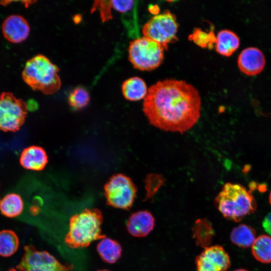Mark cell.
<instances>
[{
  "mask_svg": "<svg viewBox=\"0 0 271 271\" xmlns=\"http://www.w3.org/2000/svg\"><path fill=\"white\" fill-rule=\"evenodd\" d=\"M201 106V97L194 86L185 81L166 79L148 89L143 110L154 126L183 133L198 121Z\"/></svg>",
  "mask_w": 271,
  "mask_h": 271,
  "instance_id": "obj_1",
  "label": "cell"
},
{
  "mask_svg": "<svg viewBox=\"0 0 271 271\" xmlns=\"http://www.w3.org/2000/svg\"><path fill=\"white\" fill-rule=\"evenodd\" d=\"M215 205L224 217L235 222L254 213L257 208L251 193L238 184L227 183L215 199Z\"/></svg>",
  "mask_w": 271,
  "mask_h": 271,
  "instance_id": "obj_2",
  "label": "cell"
},
{
  "mask_svg": "<svg viewBox=\"0 0 271 271\" xmlns=\"http://www.w3.org/2000/svg\"><path fill=\"white\" fill-rule=\"evenodd\" d=\"M102 222V215L96 209H85L73 215L69 221L65 242L70 248H78L105 238L101 229Z\"/></svg>",
  "mask_w": 271,
  "mask_h": 271,
  "instance_id": "obj_3",
  "label": "cell"
},
{
  "mask_svg": "<svg viewBox=\"0 0 271 271\" xmlns=\"http://www.w3.org/2000/svg\"><path fill=\"white\" fill-rule=\"evenodd\" d=\"M59 68L47 57L37 55L26 62L22 71L24 81L33 90L51 95L60 88Z\"/></svg>",
  "mask_w": 271,
  "mask_h": 271,
  "instance_id": "obj_4",
  "label": "cell"
},
{
  "mask_svg": "<svg viewBox=\"0 0 271 271\" xmlns=\"http://www.w3.org/2000/svg\"><path fill=\"white\" fill-rule=\"evenodd\" d=\"M164 48L159 43L143 37L131 41L128 48V59L133 67L141 71H151L163 62Z\"/></svg>",
  "mask_w": 271,
  "mask_h": 271,
  "instance_id": "obj_5",
  "label": "cell"
},
{
  "mask_svg": "<svg viewBox=\"0 0 271 271\" xmlns=\"http://www.w3.org/2000/svg\"><path fill=\"white\" fill-rule=\"evenodd\" d=\"M178 28L176 16L166 10L148 21L143 27L142 32L144 37L159 43L167 50L168 44L177 39Z\"/></svg>",
  "mask_w": 271,
  "mask_h": 271,
  "instance_id": "obj_6",
  "label": "cell"
},
{
  "mask_svg": "<svg viewBox=\"0 0 271 271\" xmlns=\"http://www.w3.org/2000/svg\"><path fill=\"white\" fill-rule=\"evenodd\" d=\"M28 105L12 92L0 95V130L15 132L23 124L27 115Z\"/></svg>",
  "mask_w": 271,
  "mask_h": 271,
  "instance_id": "obj_7",
  "label": "cell"
},
{
  "mask_svg": "<svg viewBox=\"0 0 271 271\" xmlns=\"http://www.w3.org/2000/svg\"><path fill=\"white\" fill-rule=\"evenodd\" d=\"M137 188L125 175L117 174L111 177L105 188L107 203L119 209H128L132 205L137 194Z\"/></svg>",
  "mask_w": 271,
  "mask_h": 271,
  "instance_id": "obj_8",
  "label": "cell"
},
{
  "mask_svg": "<svg viewBox=\"0 0 271 271\" xmlns=\"http://www.w3.org/2000/svg\"><path fill=\"white\" fill-rule=\"evenodd\" d=\"M24 253L17 268L20 271H73V267L66 265L46 251L38 250L32 245L24 247Z\"/></svg>",
  "mask_w": 271,
  "mask_h": 271,
  "instance_id": "obj_9",
  "label": "cell"
},
{
  "mask_svg": "<svg viewBox=\"0 0 271 271\" xmlns=\"http://www.w3.org/2000/svg\"><path fill=\"white\" fill-rule=\"evenodd\" d=\"M196 271H226L230 266L229 256L219 245L206 247L195 259Z\"/></svg>",
  "mask_w": 271,
  "mask_h": 271,
  "instance_id": "obj_10",
  "label": "cell"
},
{
  "mask_svg": "<svg viewBox=\"0 0 271 271\" xmlns=\"http://www.w3.org/2000/svg\"><path fill=\"white\" fill-rule=\"evenodd\" d=\"M4 37L12 43H20L26 40L30 32L28 21L23 16L12 15L8 16L2 26Z\"/></svg>",
  "mask_w": 271,
  "mask_h": 271,
  "instance_id": "obj_11",
  "label": "cell"
},
{
  "mask_svg": "<svg viewBox=\"0 0 271 271\" xmlns=\"http://www.w3.org/2000/svg\"><path fill=\"white\" fill-rule=\"evenodd\" d=\"M265 64L264 56L257 48L249 47L243 50L238 56L237 64L241 72L248 76L260 73Z\"/></svg>",
  "mask_w": 271,
  "mask_h": 271,
  "instance_id": "obj_12",
  "label": "cell"
},
{
  "mask_svg": "<svg viewBox=\"0 0 271 271\" xmlns=\"http://www.w3.org/2000/svg\"><path fill=\"white\" fill-rule=\"evenodd\" d=\"M155 219L147 210H141L132 213L126 222L128 232L132 236L142 237L148 235L154 229Z\"/></svg>",
  "mask_w": 271,
  "mask_h": 271,
  "instance_id": "obj_13",
  "label": "cell"
},
{
  "mask_svg": "<svg viewBox=\"0 0 271 271\" xmlns=\"http://www.w3.org/2000/svg\"><path fill=\"white\" fill-rule=\"evenodd\" d=\"M20 162L21 165L25 169L39 171L45 167L47 163V156L42 148L31 146L23 151Z\"/></svg>",
  "mask_w": 271,
  "mask_h": 271,
  "instance_id": "obj_14",
  "label": "cell"
},
{
  "mask_svg": "<svg viewBox=\"0 0 271 271\" xmlns=\"http://www.w3.org/2000/svg\"><path fill=\"white\" fill-rule=\"evenodd\" d=\"M239 45L240 40L237 35L228 30L220 31L216 37V51L222 56H231L238 49Z\"/></svg>",
  "mask_w": 271,
  "mask_h": 271,
  "instance_id": "obj_15",
  "label": "cell"
},
{
  "mask_svg": "<svg viewBox=\"0 0 271 271\" xmlns=\"http://www.w3.org/2000/svg\"><path fill=\"white\" fill-rule=\"evenodd\" d=\"M121 90L126 99L138 101L144 99L148 89L144 80L135 76L125 80L122 84Z\"/></svg>",
  "mask_w": 271,
  "mask_h": 271,
  "instance_id": "obj_16",
  "label": "cell"
},
{
  "mask_svg": "<svg viewBox=\"0 0 271 271\" xmlns=\"http://www.w3.org/2000/svg\"><path fill=\"white\" fill-rule=\"evenodd\" d=\"M97 252L102 259L109 263H114L121 255L122 248L120 244L111 238L105 237L97 244Z\"/></svg>",
  "mask_w": 271,
  "mask_h": 271,
  "instance_id": "obj_17",
  "label": "cell"
},
{
  "mask_svg": "<svg viewBox=\"0 0 271 271\" xmlns=\"http://www.w3.org/2000/svg\"><path fill=\"white\" fill-rule=\"evenodd\" d=\"M231 241L242 248L251 246L256 239V232L251 226L241 224L235 227L230 235Z\"/></svg>",
  "mask_w": 271,
  "mask_h": 271,
  "instance_id": "obj_18",
  "label": "cell"
},
{
  "mask_svg": "<svg viewBox=\"0 0 271 271\" xmlns=\"http://www.w3.org/2000/svg\"><path fill=\"white\" fill-rule=\"evenodd\" d=\"M23 208V201L21 196L17 193L8 194L0 201V211L3 215L9 218L19 216Z\"/></svg>",
  "mask_w": 271,
  "mask_h": 271,
  "instance_id": "obj_19",
  "label": "cell"
},
{
  "mask_svg": "<svg viewBox=\"0 0 271 271\" xmlns=\"http://www.w3.org/2000/svg\"><path fill=\"white\" fill-rule=\"evenodd\" d=\"M254 258L262 263L271 262V236L261 235L256 238L251 246Z\"/></svg>",
  "mask_w": 271,
  "mask_h": 271,
  "instance_id": "obj_20",
  "label": "cell"
},
{
  "mask_svg": "<svg viewBox=\"0 0 271 271\" xmlns=\"http://www.w3.org/2000/svg\"><path fill=\"white\" fill-rule=\"evenodd\" d=\"M19 246V239L14 231L11 230L0 231V256H12L17 251Z\"/></svg>",
  "mask_w": 271,
  "mask_h": 271,
  "instance_id": "obj_21",
  "label": "cell"
},
{
  "mask_svg": "<svg viewBox=\"0 0 271 271\" xmlns=\"http://www.w3.org/2000/svg\"><path fill=\"white\" fill-rule=\"evenodd\" d=\"M90 101V95L87 90L82 87L75 88L68 96V102L74 109H79L85 107Z\"/></svg>",
  "mask_w": 271,
  "mask_h": 271,
  "instance_id": "obj_22",
  "label": "cell"
},
{
  "mask_svg": "<svg viewBox=\"0 0 271 271\" xmlns=\"http://www.w3.org/2000/svg\"><path fill=\"white\" fill-rule=\"evenodd\" d=\"M197 45L204 48H212L213 44L216 42V37L213 33L207 34L197 29L190 36Z\"/></svg>",
  "mask_w": 271,
  "mask_h": 271,
  "instance_id": "obj_23",
  "label": "cell"
},
{
  "mask_svg": "<svg viewBox=\"0 0 271 271\" xmlns=\"http://www.w3.org/2000/svg\"><path fill=\"white\" fill-rule=\"evenodd\" d=\"M111 8V1H95L91 12L99 10L102 21L104 22L112 18Z\"/></svg>",
  "mask_w": 271,
  "mask_h": 271,
  "instance_id": "obj_24",
  "label": "cell"
},
{
  "mask_svg": "<svg viewBox=\"0 0 271 271\" xmlns=\"http://www.w3.org/2000/svg\"><path fill=\"white\" fill-rule=\"evenodd\" d=\"M112 8L120 13L130 10L134 6V1H111Z\"/></svg>",
  "mask_w": 271,
  "mask_h": 271,
  "instance_id": "obj_25",
  "label": "cell"
},
{
  "mask_svg": "<svg viewBox=\"0 0 271 271\" xmlns=\"http://www.w3.org/2000/svg\"><path fill=\"white\" fill-rule=\"evenodd\" d=\"M262 225L265 231L271 236V212L264 217Z\"/></svg>",
  "mask_w": 271,
  "mask_h": 271,
  "instance_id": "obj_26",
  "label": "cell"
},
{
  "mask_svg": "<svg viewBox=\"0 0 271 271\" xmlns=\"http://www.w3.org/2000/svg\"><path fill=\"white\" fill-rule=\"evenodd\" d=\"M234 271H248V270H245L244 269H237L236 270H234Z\"/></svg>",
  "mask_w": 271,
  "mask_h": 271,
  "instance_id": "obj_27",
  "label": "cell"
},
{
  "mask_svg": "<svg viewBox=\"0 0 271 271\" xmlns=\"http://www.w3.org/2000/svg\"><path fill=\"white\" fill-rule=\"evenodd\" d=\"M268 199H269V203H270V205H271V191H270V193H269V198H268Z\"/></svg>",
  "mask_w": 271,
  "mask_h": 271,
  "instance_id": "obj_28",
  "label": "cell"
},
{
  "mask_svg": "<svg viewBox=\"0 0 271 271\" xmlns=\"http://www.w3.org/2000/svg\"><path fill=\"white\" fill-rule=\"evenodd\" d=\"M8 271H18V270H17V269H16L15 268H11V269H9Z\"/></svg>",
  "mask_w": 271,
  "mask_h": 271,
  "instance_id": "obj_29",
  "label": "cell"
},
{
  "mask_svg": "<svg viewBox=\"0 0 271 271\" xmlns=\"http://www.w3.org/2000/svg\"><path fill=\"white\" fill-rule=\"evenodd\" d=\"M98 271H109V270H106V269H102V270H99Z\"/></svg>",
  "mask_w": 271,
  "mask_h": 271,
  "instance_id": "obj_30",
  "label": "cell"
}]
</instances>
